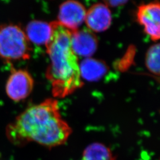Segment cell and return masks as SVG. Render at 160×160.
<instances>
[{
	"label": "cell",
	"mask_w": 160,
	"mask_h": 160,
	"mask_svg": "<svg viewBox=\"0 0 160 160\" xmlns=\"http://www.w3.org/2000/svg\"><path fill=\"white\" fill-rule=\"evenodd\" d=\"M71 133L72 129L62 119L55 98H48L29 107L6 129L12 143L22 145L34 142L48 148L63 145Z\"/></svg>",
	"instance_id": "obj_1"
},
{
	"label": "cell",
	"mask_w": 160,
	"mask_h": 160,
	"mask_svg": "<svg viewBox=\"0 0 160 160\" xmlns=\"http://www.w3.org/2000/svg\"><path fill=\"white\" fill-rule=\"evenodd\" d=\"M51 36L46 43L50 64L46 77L51 83L53 96L63 98L83 86L78 56L71 46L72 31L58 22L50 23Z\"/></svg>",
	"instance_id": "obj_2"
},
{
	"label": "cell",
	"mask_w": 160,
	"mask_h": 160,
	"mask_svg": "<svg viewBox=\"0 0 160 160\" xmlns=\"http://www.w3.org/2000/svg\"><path fill=\"white\" fill-rule=\"evenodd\" d=\"M31 46L25 32L14 24L0 25V59L12 63L30 58Z\"/></svg>",
	"instance_id": "obj_3"
},
{
	"label": "cell",
	"mask_w": 160,
	"mask_h": 160,
	"mask_svg": "<svg viewBox=\"0 0 160 160\" xmlns=\"http://www.w3.org/2000/svg\"><path fill=\"white\" fill-rule=\"evenodd\" d=\"M34 87V80L28 71L12 67L7 80L6 92L7 96L15 102L24 100L29 96Z\"/></svg>",
	"instance_id": "obj_4"
},
{
	"label": "cell",
	"mask_w": 160,
	"mask_h": 160,
	"mask_svg": "<svg viewBox=\"0 0 160 160\" xmlns=\"http://www.w3.org/2000/svg\"><path fill=\"white\" fill-rule=\"evenodd\" d=\"M138 23L143 27L145 33L154 41L160 39V6L152 2L139 6L137 12Z\"/></svg>",
	"instance_id": "obj_5"
},
{
	"label": "cell",
	"mask_w": 160,
	"mask_h": 160,
	"mask_svg": "<svg viewBox=\"0 0 160 160\" xmlns=\"http://www.w3.org/2000/svg\"><path fill=\"white\" fill-rule=\"evenodd\" d=\"M85 7L76 0H67L59 7L58 22L71 31L78 29L86 17Z\"/></svg>",
	"instance_id": "obj_6"
},
{
	"label": "cell",
	"mask_w": 160,
	"mask_h": 160,
	"mask_svg": "<svg viewBox=\"0 0 160 160\" xmlns=\"http://www.w3.org/2000/svg\"><path fill=\"white\" fill-rule=\"evenodd\" d=\"M112 20L109 7L103 3H97L91 6L86 12L85 22L87 28L92 32H102L106 30Z\"/></svg>",
	"instance_id": "obj_7"
},
{
	"label": "cell",
	"mask_w": 160,
	"mask_h": 160,
	"mask_svg": "<svg viewBox=\"0 0 160 160\" xmlns=\"http://www.w3.org/2000/svg\"><path fill=\"white\" fill-rule=\"evenodd\" d=\"M98 40L90 30L82 29L72 31L71 46L78 56L88 57L97 49Z\"/></svg>",
	"instance_id": "obj_8"
},
{
	"label": "cell",
	"mask_w": 160,
	"mask_h": 160,
	"mask_svg": "<svg viewBox=\"0 0 160 160\" xmlns=\"http://www.w3.org/2000/svg\"><path fill=\"white\" fill-rule=\"evenodd\" d=\"M25 33L30 42L38 45H45L51 34L50 23L33 20L28 23Z\"/></svg>",
	"instance_id": "obj_9"
},
{
	"label": "cell",
	"mask_w": 160,
	"mask_h": 160,
	"mask_svg": "<svg viewBox=\"0 0 160 160\" xmlns=\"http://www.w3.org/2000/svg\"><path fill=\"white\" fill-rule=\"evenodd\" d=\"M82 160H116V157L109 147L96 142L88 145L84 149Z\"/></svg>",
	"instance_id": "obj_10"
},
{
	"label": "cell",
	"mask_w": 160,
	"mask_h": 160,
	"mask_svg": "<svg viewBox=\"0 0 160 160\" xmlns=\"http://www.w3.org/2000/svg\"><path fill=\"white\" fill-rule=\"evenodd\" d=\"M106 70L103 63L92 59H86L80 66L81 77L87 80H94L100 78Z\"/></svg>",
	"instance_id": "obj_11"
},
{
	"label": "cell",
	"mask_w": 160,
	"mask_h": 160,
	"mask_svg": "<svg viewBox=\"0 0 160 160\" xmlns=\"http://www.w3.org/2000/svg\"><path fill=\"white\" fill-rule=\"evenodd\" d=\"M146 67L155 75H160V44L156 43L147 51L145 59Z\"/></svg>",
	"instance_id": "obj_12"
},
{
	"label": "cell",
	"mask_w": 160,
	"mask_h": 160,
	"mask_svg": "<svg viewBox=\"0 0 160 160\" xmlns=\"http://www.w3.org/2000/svg\"><path fill=\"white\" fill-rule=\"evenodd\" d=\"M104 4L111 7H117L125 4L128 0H103Z\"/></svg>",
	"instance_id": "obj_13"
}]
</instances>
